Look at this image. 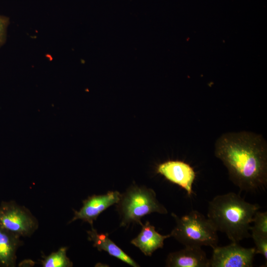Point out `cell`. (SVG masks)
<instances>
[{
	"label": "cell",
	"instance_id": "obj_1",
	"mask_svg": "<svg viewBox=\"0 0 267 267\" xmlns=\"http://www.w3.org/2000/svg\"><path fill=\"white\" fill-rule=\"evenodd\" d=\"M215 156L240 190L253 192L267 185V146L264 137L249 132L228 133L216 141Z\"/></svg>",
	"mask_w": 267,
	"mask_h": 267
},
{
	"label": "cell",
	"instance_id": "obj_2",
	"mask_svg": "<svg viewBox=\"0 0 267 267\" xmlns=\"http://www.w3.org/2000/svg\"><path fill=\"white\" fill-rule=\"evenodd\" d=\"M260 208L231 192L217 195L209 202L207 218L217 231L225 233L232 242H239L251 237V223Z\"/></svg>",
	"mask_w": 267,
	"mask_h": 267
},
{
	"label": "cell",
	"instance_id": "obj_3",
	"mask_svg": "<svg viewBox=\"0 0 267 267\" xmlns=\"http://www.w3.org/2000/svg\"><path fill=\"white\" fill-rule=\"evenodd\" d=\"M121 218L120 225L126 226L131 223L140 225L141 219L152 213L166 214V208L159 202L155 191L144 186L133 185L121 194L116 204Z\"/></svg>",
	"mask_w": 267,
	"mask_h": 267
},
{
	"label": "cell",
	"instance_id": "obj_4",
	"mask_svg": "<svg viewBox=\"0 0 267 267\" xmlns=\"http://www.w3.org/2000/svg\"><path fill=\"white\" fill-rule=\"evenodd\" d=\"M176 225L170 234L185 247L217 246V231L209 220L197 211L192 210L179 217L174 214Z\"/></svg>",
	"mask_w": 267,
	"mask_h": 267
},
{
	"label": "cell",
	"instance_id": "obj_5",
	"mask_svg": "<svg viewBox=\"0 0 267 267\" xmlns=\"http://www.w3.org/2000/svg\"><path fill=\"white\" fill-rule=\"evenodd\" d=\"M0 225L20 237H30L38 228L39 222L31 211L14 201L0 203Z\"/></svg>",
	"mask_w": 267,
	"mask_h": 267
},
{
	"label": "cell",
	"instance_id": "obj_6",
	"mask_svg": "<svg viewBox=\"0 0 267 267\" xmlns=\"http://www.w3.org/2000/svg\"><path fill=\"white\" fill-rule=\"evenodd\" d=\"M210 259L212 267H251L256 253L255 247L244 248L238 242L213 248Z\"/></svg>",
	"mask_w": 267,
	"mask_h": 267
},
{
	"label": "cell",
	"instance_id": "obj_7",
	"mask_svg": "<svg viewBox=\"0 0 267 267\" xmlns=\"http://www.w3.org/2000/svg\"><path fill=\"white\" fill-rule=\"evenodd\" d=\"M121 194L117 191H108L103 195H93L83 201V206L79 211L74 210V216L69 222L81 220L93 227V222L104 210L117 204Z\"/></svg>",
	"mask_w": 267,
	"mask_h": 267
},
{
	"label": "cell",
	"instance_id": "obj_8",
	"mask_svg": "<svg viewBox=\"0 0 267 267\" xmlns=\"http://www.w3.org/2000/svg\"><path fill=\"white\" fill-rule=\"evenodd\" d=\"M157 172L183 188L189 196L191 195L195 173L189 164L181 161H168L160 164Z\"/></svg>",
	"mask_w": 267,
	"mask_h": 267
},
{
	"label": "cell",
	"instance_id": "obj_9",
	"mask_svg": "<svg viewBox=\"0 0 267 267\" xmlns=\"http://www.w3.org/2000/svg\"><path fill=\"white\" fill-rule=\"evenodd\" d=\"M168 267H209L210 259L200 247H185L170 253L166 260Z\"/></svg>",
	"mask_w": 267,
	"mask_h": 267
},
{
	"label": "cell",
	"instance_id": "obj_10",
	"mask_svg": "<svg viewBox=\"0 0 267 267\" xmlns=\"http://www.w3.org/2000/svg\"><path fill=\"white\" fill-rule=\"evenodd\" d=\"M141 225L140 232L131 243L138 248L145 255L151 256L157 249L163 248L165 239L170 237L171 235H161L148 221Z\"/></svg>",
	"mask_w": 267,
	"mask_h": 267
},
{
	"label": "cell",
	"instance_id": "obj_11",
	"mask_svg": "<svg viewBox=\"0 0 267 267\" xmlns=\"http://www.w3.org/2000/svg\"><path fill=\"white\" fill-rule=\"evenodd\" d=\"M20 237L0 225V267L16 266V252L22 245Z\"/></svg>",
	"mask_w": 267,
	"mask_h": 267
},
{
	"label": "cell",
	"instance_id": "obj_12",
	"mask_svg": "<svg viewBox=\"0 0 267 267\" xmlns=\"http://www.w3.org/2000/svg\"><path fill=\"white\" fill-rule=\"evenodd\" d=\"M87 233L89 240L93 242V247L98 250L105 251L110 255L134 267H139L133 259L109 238L107 233H98L93 227H91V230L87 231Z\"/></svg>",
	"mask_w": 267,
	"mask_h": 267
},
{
	"label": "cell",
	"instance_id": "obj_13",
	"mask_svg": "<svg viewBox=\"0 0 267 267\" xmlns=\"http://www.w3.org/2000/svg\"><path fill=\"white\" fill-rule=\"evenodd\" d=\"M67 247L60 248L56 252L43 257L41 264L43 267H71L73 263L67 256Z\"/></svg>",
	"mask_w": 267,
	"mask_h": 267
},
{
	"label": "cell",
	"instance_id": "obj_14",
	"mask_svg": "<svg viewBox=\"0 0 267 267\" xmlns=\"http://www.w3.org/2000/svg\"><path fill=\"white\" fill-rule=\"evenodd\" d=\"M253 226H251V234L267 237V212H260L255 213L253 220Z\"/></svg>",
	"mask_w": 267,
	"mask_h": 267
},
{
	"label": "cell",
	"instance_id": "obj_15",
	"mask_svg": "<svg viewBox=\"0 0 267 267\" xmlns=\"http://www.w3.org/2000/svg\"><path fill=\"white\" fill-rule=\"evenodd\" d=\"M251 237L252 238L256 247V253L262 254L267 260V237L251 234Z\"/></svg>",
	"mask_w": 267,
	"mask_h": 267
},
{
	"label": "cell",
	"instance_id": "obj_16",
	"mask_svg": "<svg viewBox=\"0 0 267 267\" xmlns=\"http://www.w3.org/2000/svg\"><path fill=\"white\" fill-rule=\"evenodd\" d=\"M9 24V18L0 15V47L5 43L6 39V32Z\"/></svg>",
	"mask_w": 267,
	"mask_h": 267
}]
</instances>
